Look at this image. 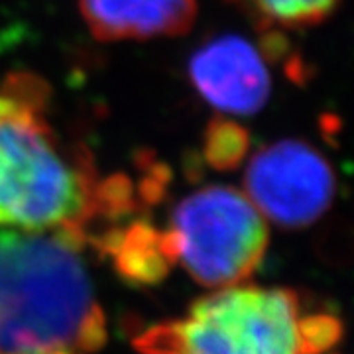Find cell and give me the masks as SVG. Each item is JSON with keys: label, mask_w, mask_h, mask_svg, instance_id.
<instances>
[{"label": "cell", "mask_w": 354, "mask_h": 354, "mask_svg": "<svg viewBox=\"0 0 354 354\" xmlns=\"http://www.w3.org/2000/svg\"><path fill=\"white\" fill-rule=\"evenodd\" d=\"M162 241L169 262L181 264L195 281L228 288L262 264L268 227L244 193L209 185L177 203Z\"/></svg>", "instance_id": "cell-4"}, {"label": "cell", "mask_w": 354, "mask_h": 354, "mask_svg": "<svg viewBox=\"0 0 354 354\" xmlns=\"http://www.w3.org/2000/svg\"><path fill=\"white\" fill-rule=\"evenodd\" d=\"M250 134L244 127L225 116L209 122L203 136V158L216 171H232L246 160Z\"/></svg>", "instance_id": "cell-9"}, {"label": "cell", "mask_w": 354, "mask_h": 354, "mask_svg": "<svg viewBox=\"0 0 354 354\" xmlns=\"http://www.w3.org/2000/svg\"><path fill=\"white\" fill-rule=\"evenodd\" d=\"M81 250L55 232L0 230V354H85L104 344Z\"/></svg>", "instance_id": "cell-2"}, {"label": "cell", "mask_w": 354, "mask_h": 354, "mask_svg": "<svg viewBox=\"0 0 354 354\" xmlns=\"http://www.w3.org/2000/svg\"><path fill=\"white\" fill-rule=\"evenodd\" d=\"M79 10L99 41H144L187 34L197 0H79Z\"/></svg>", "instance_id": "cell-7"}, {"label": "cell", "mask_w": 354, "mask_h": 354, "mask_svg": "<svg viewBox=\"0 0 354 354\" xmlns=\"http://www.w3.org/2000/svg\"><path fill=\"white\" fill-rule=\"evenodd\" d=\"M339 337V321L305 313L295 291L228 286L140 333L134 346L142 354H323Z\"/></svg>", "instance_id": "cell-3"}, {"label": "cell", "mask_w": 354, "mask_h": 354, "mask_svg": "<svg viewBox=\"0 0 354 354\" xmlns=\"http://www.w3.org/2000/svg\"><path fill=\"white\" fill-rule=\"evenodd\" d=\"M50 97L34 73L0 81V228L55 232L87 246L95 223L136 209L134 183L124 174L101 177L87 148L53 130Z\"/></svg>", "instance_id": "cell-1"}, {"label": "cell", "mask_w": 354, "mask_h": 354, "mask_svg": "<svg viewBox=\"0 0 354 354\" xmlns=\"http://www.w3.org/2000/svg\"><path fill=\"white\" fill-rule=\"evenodd\" d=\"M244 195L279 227L313 225L329 211L337 177L329 160L301 140H279L256 150L244 171Z\"/></svg>", "instance_id": "cell-5"}, {"label": "cell", "mask_w": 354, "mask_h": 354, "mask_svg": "<svg viewBox=\"0 0 354 354\" xmlns=\"http://www.w3.org/2000/svg\"><path fill=\"white\" fill-rule=\"evenodd\" d=\"M252 16L262 30H301L321 24L341 0H228Z\"/></svg>", "instance_id": "cell-8"}, {"label": "cell", "mask_w": 354, "mask_h": 354, "mask_svg": "<svg viewBox=\"0 0 354 354\" xmlns=\"http://www.w3.org/2000/svg\"><path fill=\"white\" fill-rule=\"evenodd\" d=\"M187 71L201 99L223 114H256L264 109L272 93V79L262 53L236 34L205 41L191 55Z\"/></svg>", "instance_id": "cell-6"}]
</instances>
